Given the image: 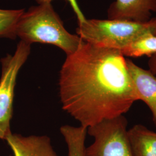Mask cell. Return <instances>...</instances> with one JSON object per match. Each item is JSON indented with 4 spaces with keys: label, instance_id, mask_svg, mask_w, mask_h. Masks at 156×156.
Segmentation results:
<instances>
[{
    "label": "cell",
    "instance_id": "obj_1",
    "mask_svg": "<svg viewBox=\"0 0 156 156\" xmlns=\"http://www.w3.org/2000/svg\"><path fill=\"white\" fill-rule=\"evenodd\" d=\"M58 86L62 109L85 128L124 115L137 101L121 50L83 40L67 56Z\"/></svg>",
    "mask_w": 156,
    "mask_h": 156
},
{
    "label": "cell",
    "instance_id": "obj_2",
    "mask_svg": "<svg viewBox=\"0 0 156 156\" xmlns=\"http://www.w3.org/2000/svg\"><path fill=\"white\" fill-rule=\"evenodd\" d=\"M16 36L29 44L41 43L55 45L67 56L75 52L82 42L78 35L68 32L50 3L30 8L20 17Z\"/></svg>",
    "mask_w": 156,
    "mask_h": 156
},
{
    "label": "cell",
    "instance_id": "obj_3",
    "mask_svg": "<svg viewBox=\"0 0 156 156\" xmlns=\"http://www.w3.org/2000/svg\"><path fill=\"white\" fill-rule=\"evenodd\" d=\"M154 27L152 18L145 23L109 19H86L78 24L76 33L85 42L122 51L142 35L153 34Z\"/></svg>",
    "mask_w": 156,
    "mask_h": 156
},
{
    "label": "cell",
    "instance_id": "obj_4",
    "mask_svg": "<svg viewBox=\"0 0 156 156\" xmlns=\"http://www.w3.org/2000/svg\"><path fill=\"white\" fill-rule=\"evenodd\" d=\"M31 45L20 41L13 55H8L1 60L0 78V139L6 140L12 134L11 121L13 115L15 88L19 72L27 61Z\"/></svg>",
    "mask_w": 156,
    "mask_h": 156
},
{
    "label": "cell",
    "instance_id": "obj_5",
    "mask_svg": "<svg viewBox=\"0 0 156 156\" xmlns=\"http://www.w3.org/2000/svg\"><path fill=\"white\" fill-rule=\"evenodd\" d=\"M127 124L122 115L87 128L94 142L85 148L84 156H133Z\"/></svg>",
    "mask_w": 156,
    "mask_h": 156
},
{
    "label": "cell",
    "instance_id": "obj_6",
    "mask_svg": "<svg viewBox=\"0 0 156 156\" xmlns=\"http://www.w3.org/2000/svg\"><path fill=\"white\" fill-rule=\"evenodd\" d=\"M127 64L136 100L144 101L149 107L156 127V76L130 60H127Z\"/></svg>",
    "mask_w": 156,
    "mask_h": 156
},
{
    "label": "cell",
    "instance_id": "obj_7",
    "mask_svg": "<svg viewBox=\"0 0 156 156\" xmlns=\"http://www.w3.org/2000/svg\"><path fill=\"white\" fill-rule=\"evenodd\" d=\"M153 12H156V0H115L108 8V17L145 23L151 20Z\"/></svg>",
    "mask_w": 156,
    "mask_h": 156
},
{
    "label": "cell",
    "instance_id": "obj_8",
    "mask_svg": "<svg viewBox=\"0 0 156 156\" xmlns=\"http://www.w3.org/2000/svg\"><path fill=\"white\" fill-rule=\"evenodd\" d=\"M14 156H59L46 135L10 134L5 140Z\"/></svg>",
    "mask_w": 156,
    "mask_h": 156
},
{
    "label": "cell",
    "instance_id": "obj_9",
    "mask_svg": "<svg viewBox=\"0 0 156 156\" xmlns=\"http://www.w3.org/2000/svg\"><path fill=\"white\" fill-rule=\"evenodd\" d=\"M133 156H156V133L141 124L128 130Z\"/></svg>",
    "mask_w": 156,
    "mask_h": 156
},
{
    "label": "cell",
    "instance_id": "obj_10",
    "mask_svg": "<svg viewBox=\"0 0 156 156\" xmlns=\"http://www.w3.org/2000/svg\"><path fill=\"white\" fill-rule=\"evenodd\" d=\"M60 132L67 144L68 156H84L87 128L65 125L61 127Z\"/></svg>",
    "mask_w": 156,
    "mask_h": 156
},
{
    "label": "cell",
    "instance_id": "obj_11",
    "mask_svg": "<svg viewBox=\"0 0 156 156\" xmlns=\"http://www.w3.org/2000/svg\"><path fill=\"white\" fill-rule=\"evenodd\" d=\"M123 55L131 57L156 55V36L151 33L146 34L134 41L121 51Z\"/></svg>",
    "mask_w": 156,
    "mask_h": 156
},
{
    "label": "cell",
    "instance_id": "obj_12",
    "mask_svg": "<svg viewBox=\"0 0 156 156\" xmlns=\"http://www.w3.org/2000/svg\"><path fill=\"white\" fill-rule=\"evenodd\" d=\"M24 12V9H0V38H16L17 25Z\"/></svg>",
    "mask_w": 156,
    "mask_h": 156
},
{
    "label": "cell",
    "instance_id": "obj_13",
    "mask_svg": "<svg viewBox=\"0 0 156 156\" xmlns=\"http://www.w3.org/2000/svg\"><path fill=\"white\" fill-rule=\"evenodd\" d=\"M52 0H36L38 4H42L46 3H50ZM71 6L73 11L75 12L76 16L78 19V24H82L86 20V19L83 15L82 12L81 11L79 6H78V2L76 0H66Z\"/></svg>",
    "mask_w": 156,
    "mask_h": 156
},
{
    "label": "cell",
    "instance_id": "obj_14",
    "mask_svg": "<svg viewBox=\"0 0 156 156\" xmlns=\"http://www.w3.org/2000/svg\"><path fill=\"white\" fill-rule=\"evenodd\" d=\"M154 24V31H153V34L156 36V16L152 18Z\"/></svg>",
    "mask_w": 156,
    "mask_h": 156
}]
</instances>
